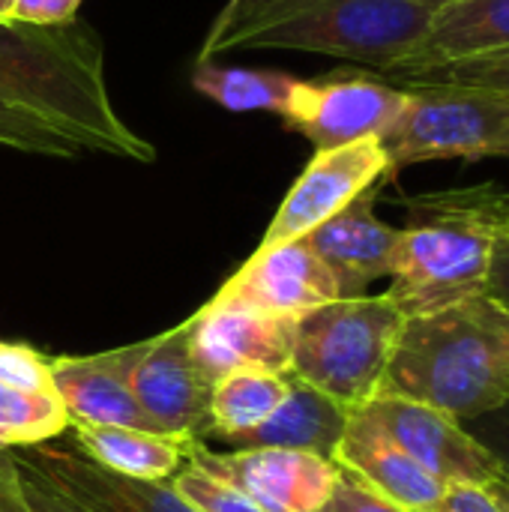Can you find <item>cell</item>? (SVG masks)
<instances>
[{
	"mask_svg": "<svg viewBox=\"0 0 509 512\" xmlns=\"http://www.w3.org/2000/svg\"><path fill=\"white\" fill-rule=\"evenodd\" d=\"M0 144L57 159H156L153 144L117 114L102 45L81 21L0 24Z\"/></svg>",
	"mask_w": 509,
	"mask_h": 512,
	"instance_id": "cell-1",
	"label": "cell"
},
{
	"mask_svg": "<svg viewBox=\"0 0 509 512\" xmlns=\"http://www.w3.org/2000/svg\"><path fill=\"white\" fill-rule=\"evenodd\" d=\"M384 393L471 423L509 399V312L489 294L408 315L393 345Z\"/></svg>",
	"mask_w": 509,
	"mask_h": 512,
	"instance_id": "cell-2",
	"label": "cell"
},
{
	"mask_svg": "<svg viewBox=\"0 0 509 512\" xmlns=\"http://www.w3.org/2000/svg\"><path fill=\"white\" fill-rule=\"evenodd\" d=\"M504 192L483 183L405 201L408 225L399 228L387 288L405 318L486 294Z\"/></svg>",
	"mask_w": 509,
	"mask_h": 512,
	"instance_id": "cell-3",
	"label": "cell"
},
{
	"mask_svg": "<svg viewBox=\"0 0 509 512\" xmlns=\"http://www.w3.org/2000/svg\"><path fill=\"white\" fill-rule=\"evenodd\" d=\"M432 9L417 0H282L219 48L309 51L393 72L429 30ZM216 57V60H219Z\"/></svg>",
	"mask_w": 509,
	"mask_h": 512,
	"instance_id": "cell-4",
	"label": "cell"
},
{
	"mask_svg": "<svg viewBox=\"0 0 509 512\" xmlns=\"http://www.w3.org/2000/svg\"><path fill=\"white\" fill-rule=\"evenodd\" d=\"M405 315L387 294L342 297L297 315L291 375L348 411L363 408L384 381Z\"/></svg>",
	"mask_w": 509,
	"mask_h": 512,
	"instance_id": "cell-5",
	"label": "cell"
},
{
	"mask_svg": "<svg viewBox=\"0 0 509 512\" xmlns=\"http://www.w3.org/2000/svg\"><path fill=\"white\" fill-rule=\"evenodd\" d=\"M399 87L408 102L381 138L390 177L423 162L509 156V96L450 84Z\"/></svg>",
	"mask_w": 509,
	"mask_h": 512,
	"instance_id": "cell-6",
	"label": "cell"
},
{
	"mask_svg": "<svg viewBox=\"0 0 509 512\" xmlns=\"http://www.w3.org/2000/svg\"><path fill=\"white\" fill-rule=\"evenodd\" d=\"M408 90L363 72H333L324 78H297L285 111V129L312 141L315 150H333L366 138H384L399 120Z\"/></svg>",
	"mask_w": 509,
	"mask_h": 512,
	"instance_id": "cell-7",
	"label": "cell"
},
{
	"mask_svg": "<svg viewBox=\"0 0 509 512\" xmlns=\"http://www.w3.org/2000/svg\"><path fill=\"white\" fill-rule=\"evenodd\" d=\"M357 411L444 486H492L501 477L498 462L465 423L438 408L378 390Z\"/></svg>",
	"mask_w": 509,
	"mask_h": 512,
	"instance_id": "cell-8",
	"label": "cell"
},
{
	"mask_svg": "<svg viewBox=\"0 0 509 512\" xmlns=\"http://www.w3.org/2000/svg\"><path fill=\"white\" fill-rule=\"evenodd\" d=\"M384 180H390V162L378 138L315 150L303 174L282 198L273 222L261 237V246L303 240Z\"/></svg>",
	"mask_w": 509,
	"mask_h": 512,
	"instance_id": "cell-9",
	"label": "cell"
},
{
	"mask_svg": "<svg viewBox=\"0 0 509 512\" xmlns=\"http://www.w3.org/2000/svg\"><path fill=\"white\" fill-rule=\"evenodd\" d=\"M186 462L231 483L264 512H321L336 492L342 468L330 459L297 450H234L213 453L192 441Z\"/></svg>",
	"mask_w": 509,
	"mask_h": 512,
	"instance_id": "cell-10",
	"label": "cell"
},
{
	"mask_svg": "<svg viewBox=\"0 0 509 512\" xmlns=\"http://www.w3.org/2000/svg\"><path fill=\"white\" fill-rule=\"evenodd\" d=\"M294 324L297 318L213 297L186 321V339L213 384L237 369L285 375L291 369Z\"/></svg>",
	"mask_w": 509,
	"mask_h": 512,
	"instance_id": "cell-11",
	"label": "cell"
},
{
	"mask_svg": "<svg viewBox=\"0 0 509 512\" xmlns=\"http://www.w3.org/2000/svg\"><path fill=\"white\" fill-rule=\"evenodd\" d=\"M132 393L156 432L189 441L210 438L213 381L192 357L186 321L144 342L132 369Z\"/></svg>",
	"mask_w": 509,
	"mask_h": 512,
	"instance_id": "cell-12",
	"label": "cell"
},
{
	"mask_svg": "<svg viewBox=\"0 0 509 512\" xmlns=\"http://www.w3.org/2000/svg\"><path fill=\"white\" fill-rule=\"evenodd\" d=\"M216 297L297 318L339 300V285L306 240H288L258 246L255 255L216 291Z\"/></svg>",
	"mask_w": 509,
	"mask_h": 512,
	"instance_id": "cell-13",
	"label": "cell"
},
{
	"mask_svg": "<svg viewBox=\"0 0 509 512\" xmlns=\"http://www.w3.org/2000/svg\"><path fill=\"white\" fill-rule=\"evenodd\" d=\"M141 348L144 342L90 357L51 360V384L66 408L69 426H123L156 432L132 393V369Z\"/></svg>",
	"mask_w": 509,
	"mask_h": 512,
	"instance_id": "cell-14",
	"label": "cell"
},
{
	"mask_svg": "<svg viewBox=\"0 0 509 512\" xmlns=\"http://www.w3.org/2000/svg\"><path fill=\"white\" fill-rule=\"evenodd\" d=\"M12 453H18L30 468L60 486L87 512H195L174 492L171 483L120 477L69 444L48 441Z\"/></svg>",
	"mask_w": 509,
	"mask_h": 512,
	"instance_id": "cell-15",
	"label": "cell"
},
{
	"mask_svg": "<svg viewBox=\"0 0 509 512\" xmlns=\"http://www.w3.org/2000/svg\"><path fill=\"white\" fill-rule=\"evenodd\" d=\"M375 195L378 186L303 237L330 267L339 285V300L366 297L372 282L390 279L399 228L375 216Z\"/></svg>",
	"mask_w": 509,
	"mask_h": 512,
	"instance_id": "cell-16",
	"label": "cell"
},
{
	"mask_svg": "<svg viewBox=\"0 0 509 512\" xmlns=\"http://www.w3.org/2000/svg\"><path fill=\"white\" fill-rule=\"evenodd\" d=\"M333 462L345 474L357 477L363 486L408 512H435L447 492L438 477L423 471L360 411H351Z\"/></svg>",
	"mask_w": 509,
	"mask_h": 512,
	"instance_id": "cell-17",
	"label": "cell"
},
{
	"mask_svg": "<svg viewBox=\"0 0 509 512\" xmlns=\"http://www.w3.org/2000/svg\"><path fill=\"white\" fill-rule=\"evenodd\" d=\"M509 48V0H450L432 9L417 48L390 72L396 81Z\"/></svg>",
	"mask_w": 509,
	"mask_h": 512,
	"instance_id": "cell-18",
	"label": "cell"
},
{
	"mask_svg": "<svg viewBox=\"0 0 509 512\" xmlns=\"http://www.w3.org/2000/svg\"><path fill=\"white\" fill-rule=\"evenodd\" d=\"M348 420V408L288 372V393L282 405L261 426L228 444L234 450H297L333 462Z\"/></svg>",
	"mask_w": 509,
	"mask_h": 512,
	"instance_id": "cell-19",
	"label": "cell"
},
{
	"mask_svg": "<svg viewBox=\"0 0 509 512\" xmlns=\"http://www.w3.org/2000/svg\"><path fill=\"white\" fill-rule=\"evenodd\" d=\"M75 432V447L96 465L150 483H168L183 465L189 438H174L147 429L123 426H69Z\"/></svg>",
	"mask_w": 509,
	"mask_h": 512,
	"instance_id": "cell-20",
	"label": "cell"
},
{
	"mask_svg": "<svg viewBox=\"0 0 509 512\" xmlns=\"http://www.w3.org/2000/svg\"><path fill=\"white\" fill-rule=\"evenodd\" d=\"M288 372L237 369L213 384L210 396V438L234 441L249 429L261 426L285 399Z\"/></svg>",
	"mask_w": 509,
	"mask_h": 512,
	"instance_id": "cell-21",
	"label": "cell"
},
{
	"mask_svg": "<svg viewBox=\"0 0 509 512\" xmlns=\"http://www.w3.org/2000/svg\"><path fill=\"white\" fill-rule=\"evenodd\" d=\"M297 78L279 69L252 66H222L216 60H198L192 72V87L204 99L225 111H273L282 114Z\"/></svg>",
	"mask_w": 509,
	"mask_h": 512,
	"instance_id": "cell-22",
	"label": "cell"
},
{
	"mask_svg": "<svg viewBox=\"0 0 509 512\" xmlns=\"http://www.w3.org/2000/svg\"><path fill=\"white\" fill-rule=\"evenodd\" d=\"M69 417L57 393H33L0 384V450H27L60 438Z\"/></svg>",
	"mask_w": 509,
	"mask_h": 512,
	"instance_id": "cell-23",
	"label": "cell"
},
{
	"mask_svg": "<svg viewBox=\"0 0 509 512\" xmlns=\"http://www.w3.org/2000/svg\"><path fill=\"white\" fill-rule=\"evenodd\" d=\"M399 84H450V87H474V90L509 96V48L474 60L438 66L429 72H417L411 78H402Z\"/></svg>",
	"mask_w": 509,
	"mask_h": 512,
	"instance_id": "cell-24",
	"label": "cell"
},
{
	"mask_svg": "<svg viewBox=\"0 0 509 512\" xmlns=\"http://www.w3.org/2000/svg\"><path fill=\"white\" fill-rule=\"evenodd\" d=\"M168 483L195 512H264L249 495L189 462Z\"/></svg>",
	"mask_w": 509,
	"mask_h": 512,
	"instance_id": "cell-25",
	"label": "cell"
},
{
	"mask_svg": "<svg viewBox=\"0 0 509 512\" xmlns=\"http://www.w3.org/2000/svg\"><path fill=\"white\" fill-rule=\"evenodd\" d=\"M0 384L33 393H54L51 360L27 345L0 342Z\"/></svg>",
	"mask_w": 509,
	"mask_h": 512,
	"instance_id": "cell-26",
	"label": "cell"
},
{
	"mask_svg": "<svg viewBox=\"0 0 509 512\" xmlns=\"http://www.w3.org/2000/svg\"><path fill=\"white\" fill-rule=\"evenodd\" d=\"M15 471H18V486H21V498L30 507V512H87L75 498H69L60 486H54L48 477H42L36 468H30L18 453L6 450Z\"/></svg>",
	"mask_w": 509,
	"mask_h": 512,
	"instance_id": "cell-27",
	"label": "cell"
},
{
	"mask_svg": "<svg viewBox=\"0 0 509 512\" xmlns=\"http://www.w3.org/2000/svg\"><path fill=\"white\" fill-rule=\"evenodd\" d=\"M276 3H282V0H228V3L219 9V15L213 18L210 30H207L198 60H216V54H219V48H222V42H225L228 36H234L240 27H246V24L255 21L258 15H264V12L273 9Z\"/></svg>",
	"mask_w": 509,
	"mask_h": 512,
	"instance_id": "cell-28",
	"label": "cell"
},
{
	"mask_svg": "<svg viewBox=\"0 0 509 512\" xmlns=\"http://www.w3.org/2000/svg\"><path fill=\"white\" fill-rule=\"evenodd\" d=\"M321 512H408V510H402L399 504H393V501L381 498L378 492H372L369 486H363L357 477H351V474H345V471H342V477H339V483H336L333 498L327 501V507H324Z\"/></svg>",
	"mask_w": 509,
	"mask_h": 512,
	"instance_id": "cell-29",
	"label": "cell"
},
{
	"mask_svg": "<svg viewBox=\"0 0 509 512\" xmlns=\"http://www.w3.org/2000/svg\"><path fill=\"white\" fill-rule=\"evenodd\" d=\"M465 429L489 450V456L498 462L501 474L509 477V399L501 408L465 423Z\"/></svg>",
	"mask_w": 509,
	"mask_h": 512,
	"instance_id": "cell-30",
	"label": "cell"
},
{
	"mask_svg": "<svg viewBox=\"0 0 509 512\" xmlns=\"http://www.w3.org/2000/svg\"><path fill=\"white\" fill-rule=\"evenodd\" d=\"M486 294L498 300L509 312V192H504L498 225H495V246H492V267Z\"/></svg>",
	"mask_w": 509,
	"mask_h": 512,
	"instance_id": "cell-31",
	"label": "cell"
},
{
	"mask_svg": "<svg viewBox=\"0 0 509 512\" xmlns=\"http://www.w3.org/2000/svg\"><path fill=\"white\" fill-rule=\"evenodd\" d=\"M84 0H15L12 21L18 24H36V27H54L75 18Z\"/></svg>",
	"mask_w": 509,
	"mask_h": 512,
	"instance_id": "cell-32",
	"label": "cell"
},
{
	"mask_svg": "<svg viewBox=\"0 0 509 512\" xmlns=\"http://www.w3.org/2000/svg\"><path fill=\"white\" fill-rule=\"evenodd\" d=\"M435 512H507L489 486H447Z\"/></svg>",
	"mask_w": 509,
	"mask_h": 512,
	"instance_id": "cell-33",
	"label": "cell"
},
{
	"mask_svg": "<svg viewBox=\"0 0 509 512\" xmlns=\"http://www.w3.org/2000/svg\"><path fill=\"white\" fill-rule=\"evenodd\" d=\"M0 512H30V507L21 498L18 471L6 450H0Z\"/></svg>",
	"mask_w": 509,
	"mask_h": 512,
	"instance_id": "cell-34",
	"label": "cell"
},
{
	"mask_svg": "<svg viewBox=\"0 0 509 512\" xmlns=\"http://www.w3.org/2000/svg\"><path fill=\"white\" fill-rule=\"evenodd\" d=\"M489 492H492V495L501 501V507L509 512V477H504V474H501V477H498V480L489 486Z\"/></svg>",
	"mask_w": 509,
	"mask_h": 512,
	"instance_id": "cell-35",
	"label": "cell"
},
{
	"mask_svg": "<svg viewBox=\"0 0 509 512\" xmlns=\"http://www.w3.org/2000/svg\"><path fill=\"white\" fill-rule=\"evenodd\" d=\"M15 12V0H0V24H9Z\"/></svg>",
	"mask_w": 509,
	"mask_h": 512,
	"instance_id": "cell-36",
	"label": "cell"
},
{
	"mask_svg": "<svg viewBox=\"0 0 509 512\" xmlns=\"http://www.w3.org/2000/svg\"><path fill=\"white\" fill-rule=\"evenodd\" d=\"M417 3H423V6H429V9H438V6H444V3H450V0H417ZM276 6H279V3H276ZM267 12H270V9H267ZM258 18H261V15H258ZM216 57H219V54H216Z\"/></svg>",
	"mask_w": 509,
	"mask_h": 512,
	"instance_id": "cell-37",
	"label": "cell"
}]
</instances>
